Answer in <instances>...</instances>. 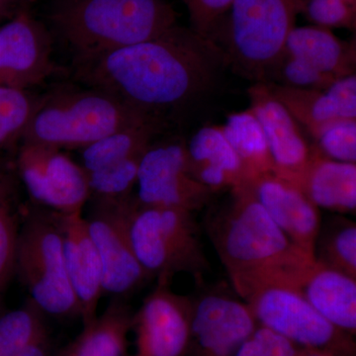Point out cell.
<instances>
[{
  "instance_id": "6da1fadb",
  "label": "cell",
  "mask_w": 356,
  "mask_h": 356,
  "mask_svg": "<svg viewBox=\"0 0 356 356\" xmlns=\"http://www.w3.org/2000/svg\"><path fill=\"white\" fill-rule=\"evenodd\" d=\"M76 76L129 107L159 121L206 91L228 65L212 40L175 26L158 38L76 58Z\"/></svg>"
},
{
  "instance_id": "7a4b0ae2",
  "label": "cell",
  "mask_w": 356,
  "mask_h": 356,
  "mask_svg": "<svg viewBox=\"0 0 356 356\" xmlns=\"http://www.w3.org/2000/svg\"><path fill=\"white\" fill-rule=\"evenodd\" d=\"M205 227L241 299L268 283L296 286L315 261L278 228L248 184L208 212Z\"/></svg>"
},
{
  "instance_id": "3957f363",
  "label": "cell",
  "mask_w": 356,
  "mask_h": 356,
  "mask_svg": "<svg viewBox=\"0 0 356 356\" xmlns=\"http://www.w3.org/2000/svg\"><path fill=\"white\" fill-rule=\"evenodd\" d=\"M51 19L76 58L149 41L177 26L165 0H58Z\"/></svg>"
},
{
  "instance_id": "277c9868",
  "label": "cell",
  "mask_w": 356,
  "mask_h": 356,
  "mask_svg": "<svg viewBox=\"0 0 356 356\" xmlns=\"http://www.w3.org/2000/svg\"><path fill=\"white\" fill-rule=\"evenodd\" d=\"M304 0H234L210 38L228 65L266 83L280 60Z\"/></svg>"
},
{
  "instance_id": "5b68a950",
  "label": "cell",
  "mask_w": 356,
  "mask_h": 356,
  "mask_svg": "<svg viewBox=\"0 0 356 356\" xmlns=\"http://www.w3.org/2000/svg\"><path fill=\"white\" fill-rule=\"evenodd\" d=\"M147 121L156 120L99 89L67 91L39 102L22 140L58 149H83L110 134Z\"/></svg>"
},
{
  "instance_id": "8992f818",
  "label": "cell",
  "mask_w": 356,
  "mask_h": 356,
  "mask_svg": "<svg viewBox=\"0 0 356 356\" xmlns=\"http://www.w3.org/2000/svg\"><path fill=\"white\" fill-rule=\"evenodd\" d=\"M128 231L134 252L149 277L170 284L177 273H189L197 284L211 271L193 213L143 205L133 196Z\"/></svg>"
},
{
  "instance_id": "52a82bcc",
  "label": "cell",
  "mask_w": 356,
  "mask_h": 356,
  "mask_svg": "<svg viewBox=\"0 0 356 356\" xmlns=\"http://www.w3.org/2000/svg\"><path fill=\"white\" fill-rule=\"evenodd\" d=\"M15 270L43 314L79 316V304L65 269L62 228L57 213L35 212L19 231Z\"/></svg>"
},
{
  "instance_id": "ba28073f",
  "label": "cell",
  "mask_w": 356,
  "mask_h": 356,
  "mask_svg": "<svg viewBox=\"0 0 356 356\" xmlns=\"http://www.w3.org/2000/svg\"><path fill=\"white\" fill-rule=\"evenodd\" d=\"M257 325L306 350L332 356H355L353 336L334 327L307 301L298 288L268 283L243 298Z\"/></svg>"
},
{
  "instance_id": "9c48e42d",
  "label": "cell",
  "mask_w": 356,
  "mask_h": 356,
  "mask_svg": "<svg viewBox=\"0 0 356 356\" xmlns=\"http://www.w3.org/2000/svg\"><path fill=\"white\" fill-rule=\"evenodd\" d=\"M192 295L191 337L185 356H236L257 327L247 304L225 285L204 286Z\"/></svg>"
},
{
  "instance_id": "30bf717a",
  "label": "cell",
  "mask_w": 356,
  "mask_h": 356,
  "mask_svg": "<svg viewBox=\"0 0 356 356\" xmlns=\"http://www.w3.org/2000/svg\"><path fill=\"white\" fill-rule=\"evenodd\" d=\"M17 168L30 197L40 206L60 215L83 213L90 197L88 175L60 149L23 143Z\"/></svg>"
},
{
  "instance_id": "8fae6325",
  "label": "cell",
  "mask_w": 356,
  "mask_h": 356,
  "mask_svg": "<svg viewBox=\"0 0 356 356\" xmlns=\"http://www.w3.org/2000/svg\"><path fill=\"white\" fill-rule=\"evenodd\" d=\"M136 198L143 205L189 211L209 205L213 193L187 168L185 144H152L140 159Z\"/></svg>"
},
{
  "instance_id": "7c38bea8",
  "label": "cell",
  "mask_w": 356,
  "mask_h": 356,
  "mask_svg": "<svg viewBox=\"0 0 356 356\" xmlns=\"http://www.w3.org/2000/svg\"><path fill=\"white\" fill-rule=\"evenodd\" d=\"M133 195L114 202H95L86 218L102 273L103 293L120 298L149 278L135 252L128 231V209Z\"/></svg>"
},
{
  "instance_id": "4fadbf2b",
  "label": "cell",
  "mask_w": 356,
  "mask_h": 356,
  "mask_svg": "<svg viewBox=\"0 0 356 356\" xmlns=\"http://www.w3.org/2000/svg\"><path fill=\"white\" fill-rule=\"evenodd\" d=\"M191 296L177 294L170 284L158 286L133 315V356H185L191 337Z\"/></svg>"
},
{
  "instance_id": "5bb4252c",
  "label": "cell",
  "mask_w": 356,
  "mask_h": 356,
  "mask_svg": "<svg viewBox=\"0 0 356 356\" xmlns=\"http://www.w3.org/2000/svg\"><path fill=\"white\" fill-rule=\"evenodd\" d=\"M53 72L50 37L29 13L0 27V88L26 90Z\"/></svg>"
},
{
  "instance_id": "9a60e30c",
  "label": "cell",
  "mask_w": 356,
  "mask_h": 356,
  "mask_svg": "<svg viewBox=\"0 0 356 356\" xmlns=\"http://www.w3.org/2000/svg\"><path fill=\"white\" fill-rule=\"evenodd\" d=\"M267 214L297 248L314 257L320 210L299 188L275 173L248 182Z\"/></svg>"
},
{
  "instance_id": "2e32d148",
  "label": "cell",
  "mask_w": 356,
  "mask_h": 356,
  "mask_svg": "<svg viewBox=\"0 0 356 356\" xmlns=\"http://www.w3.org/2000/svg\"><path fill=\"white\" fill-rule=\"evenodd\" d=\"M252 110L261 123L278 177L299 172L310 161L315 147L309 146L297 121L273 95L266 83L250 89Z\"/></svg>"
},
{
  "instance_id": "e0dca14e",
  "label": "cell",
  "mask_w": 356,
  "mask_h": 356,
  "mask_svg": "<svg viewBox=\"0 0 356 356\" xmlns=\"http://www.w3.org/2000/svg\"><path fill=\"white\" fill-rule=\"evenodd\" d=\"M58 219L67 277L79 304V316L86 325L97 316L96 309L104 294L99 257L83 213L58 214Z\"/></svg>"
},
{
  "instance_id": "ac0fdd59",
  "label": "cell",
  "mask_w": 356,
  "mask_h": 356,
  "mask_svg": "<svg viewBox=\"0 0 356 356\" xmlns=\"http://www.w3.org/2000/svg\"><path fill=\"white\" fill-rule=\"evenodd\" d=\"M284 178L303 192L320 209L339 214L355 213L356 165L332 161L315 152L299 172Z\"/></svg>"
},
{
  "instance_id": "d6986e66",
  "label": "cell",
  "mask_w": 356,
  "mask_h": 356,
  "mask_svg": "<svg viewBox=\"0 0 356 356\" xmlns=\"http://www.w3.org/2000/svg\"><path fill=\"white\" fill-rule=\"evenodd\" d=\"M185 153L191 177L213 193L247 184L242 161L221 127L201 128L185 144Z\"/></svg>"
},
{
  "instance_id": "ffe728a7",
  "label": "cell",
  "mask_w": 356,
  "mask_h": 356,
  "mask_svg": "<svg viewBox=\"0 0 356 356\" xmlns=\"http://www.w3.org/2000/svg\"><path fill=\"white\" fill-rule=\"evenodd\" d=\"M297 288L307 301L341 331L356 332V278L314 261Z\"/></svg>"
},
{
  "instance_id": "44dd1931",
  "label": "cell",
  "mask_w": 356,
  "mask_h": 356,
  "mask_svg": "<svg viewBox=\"0 0 356 356\" xmlns=\"http://www.w3.org/2000/svg\"><path fill=\"white\" fill-rule=\"evenodd\" d=\"M282 54L332 81L355 74V42L343 41L321 26H295L288 35Z\"/></svg>"
},
{
  "instance_id": "7402d4cb",
  "label": "cell",
  "mask_w": 356,
  "mask_h": 356,
  "mask_svg": "<svg viewBox=\"0 0 356 356\" xmlns=\"http://www.w3.org/2000/svg\"><path fill=\"white\" fill-rule=\"evenodd\" d=\"M133 314L120 300L111 302L102 315L84 325L67 356H125Z\"/></svg>"
},
{
  "instance_id": "603a6c76",
  "label": "cell",
  "mask_w": 356,
  "mask_h": 356,
  "mask_svg": "<svg viewBox=\"0 0 356 356\" xmlns=\"http://www.w3.org/2000/svg\"><path fill=\"white\" fill-rule=\"evenodd\" d=\"M221 128L225 138L242 161L247 184L275 172L266 135L252 110L232 114Z\"/></svg>"
},
{
  "instance_id": "cb8c5ba5",
  "label": "cell",
  "mask_w": 356,
  "mask_h": 356,
  "mask_svg": "<svg viewBox=\"0 0 356 356\" xmlns=\"http://www.w3.org/2000/svg\"><path fill=\"white\" fill-rule=\"evenodd\" d=\"M159 127L161 122L147 121L110 134L83 147L81 165L90 173L140 156L153 144Z\"/></svg>"
},
{
  "instance_id": "d4e9b609",
  "label": "cell",
  "mask_w": 356,
  "mask_h": 356,
  "mask_svg": "<svg viewBox=\"0 0 356 356\" xmlns=\"http://www.w3.org/2000/svg\"><path fill=\"white\" fill-rule=\"evenodd\" d=\"M266 84L273 95L286 107L297 123L303 126L315 139L332 124L344 121L337 105L325 90Z\"/></svg>"
},
{
  "instance_id": "484cf974",
  "label": "cell",
  "mask_w": 356,
  "mask_h": 356,
  "mask_svg": "<svg viewBox=\"0 0 356 356\" xmlns=\"http://www.w3.org/2000/svg\"><path fill=\"white\" fill-rule=\"evenodd\" d=\"M314 259L318 264L356 278V225L341 216L322 222Z\"/></svg>"
},
{
  "instance_id": "4316f807",
  "label": "cell",
  "mask_w": 356,
  "mask_h": 356,
  "mask_svg": "<svg viewBox=\"0 0 356 356\" xmlns=\"http://www.w3.org/2000/svg\"><path fill=\"white\" fill-rule=\"evenodd\" d=\"M15 180L0 165V303L15 271L19 228Z\"/></svg>"
},
{
  "instance_id": "83f0119b",
  "label": "cell",
  "mask_w": 356,
  "mask_h": 356,
  "mask_svg": "<svg viewBox=\"0 0 356 356\" xmlns=\"http://www.w3.org/2000/svg\"><path fill=\"white\" fill-rule=\"evenodd\" d=\"M44 314L31 301L0 318V356H14L47 334Z\"/></svg>"
},
{
  "instance_id": "f1b7e54d",
  "label": "cell",
  "mask_w": 356,
  "mask_h": 356,
  "mask_svg": "<svg viewBox=\"0 0 356 356\" xmlns=\"http://www.w3.org/2000/svg\"><path fill=\"white\" fill-rule=\"evenodd\" d=\"M38 104L24 89L0 88V153L22 140Z\"/></svg>"
},
{
  "instance_id": "f546056e",
  "label": "cell",
  "mask_w": 356,
  "mask_h": 356,
  "mask_svg": "<svg viewBox=\"0 0 356 356\" xmlns=\"http://www.w3.org/2000/svg\"><path fill=\"white\" fill-rule=\"evenodd\" d=\"M144 154L117 165L86 173L89 193L95 202H114L132 195L133 188L137 184L140 159Z\"/></svg>"
},
{
  "instance_id": "4dcf8cb0",
  "label": "cell",
  "mask_w": 356,
  "mask_h": 356,
  "mask_svg": "<svg viewBox=\"0 0 356 356\" xmlns=\"http://www.w3.org/2000/svg\"><path fill=\"white\" fill-rule=\"evenodd\" d=\"M317 149L325 158L343 163L356 161V121L332 124L317 138Z\"/></svg>"
},
{
  "instance_id": "1f68e13d",
  "label": "cell",
  "mask_w": 356,
  "mask_h": 356,
  "mask_svg": "<svg viewBox=\"0 0 356 356\" xmlns=\"http://www.w3.org/2000/svg\"><path fill=\"white\" fill-rule=\"evenodd\" d=\"M302 13L321 27L355 29L356 6L343 0H304Z\"/></svg>"
},
{
  "instance_id": "d6a6232c",
  "label": "cell",
  "mask_w": 356,
  "mask_h": 356,
  "mask_svg": "<svg viewBox=\"0 0 356 356\" xmlns=\"http://www.w3.org/2000/svg\"><path fill=\"white\" fill-rule=\"evenodd\" d=\"M303 348L266 327L257 325L236 356H301Z\"/></svg>"
},
{
  "instance_id": "836d02e7",
  "label": "cell",
  "mask_w": 356,
  "mask_h": 356,
  "mask_svg": "<svg viewBox=\"0 0 356 356\" xmlns=\"http://www.w3.org/2000/svg\"><path fill=\"white\" fill-rule=\"evenodd\" d=\"M234 0H184L191 18V29L210 38L229 13Z\"/></svg>"
},
{
  "instance_id": "e575fe53",
  "label": "cell",
  "mask_w": 356,
  "mask_h": 356,
  "mask_svg": "<svg viewBox=\"0 0 356 356\" xmlns=\"http://www.w3.org/2000/svg\"><path fill=\"white\" fill-rule=\"evenodd\" d=\"M344 120H356L355 74L337 79L327 89Z\"/></svg>"
},
{
  "instance_id": "d590c367",
  "label": "cell",
  "mask_w": 356,
  "mask_h": 356,
  "mask_svg": "<svg viewBox=\"0 0 356 356\" xmlns=\"http://www.w3.org/2000/svg\"><path fill=\"white\" fill-rule=\"evenodd\" d=\"M51 346L48 334H44L14 356H50Z\"/></svg>"
},
{
  "instance_id": "8d00e7d4",
  "label": "cell",
  "mask_w": 356,
  "mask_h": 356,
  "mask_svg": "<svg viewBox=\"0 0 356 356\" xmlns=\"http://www.w3.org/2000/svg\"><path fill=\"white\" fill-rule=\"evenodd\" d=\"M301 356H332L327 355V353H322V351L306 350L303 348V353Z\"/></svg>"
},
{
  "instance_id": "74e56055",
  "label": "cell",
  "mask_w": 356,
  "mask_h": 356,
  "mask_svg": "<svg viewBox=\"0 0 356 356\" xmlns=\"http://www.w3.org/2000/svg\"><path fill=\"white\" fill-rule=\"evenodd\" d=\"M10 1L11 0H0V13H1V11L6 8L7 4H8Z\"/></svg>"
}]
</instances>
